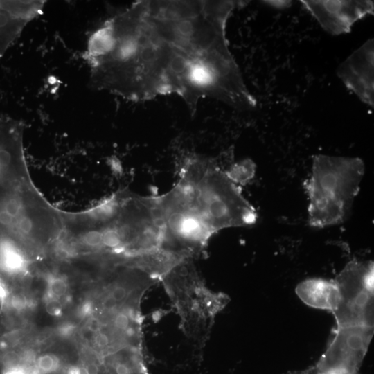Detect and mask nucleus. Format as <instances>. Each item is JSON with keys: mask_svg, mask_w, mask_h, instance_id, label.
<instances>
[{"mask_svg": "<svg viewBox=\"0 0 374 374\" xmlns=\"http://www.w3.org/2000/svg\"><path fill=\"white\" fill-rule=\"evenodd\" d=\"M156 280L101 256L26 265L0 292L5 374H123L141 362V303Z\"/></svg>", "mask_w": 374, "mask_h": 374, "instance_id": "obj_1", "label": "nucleus"}, {"mask_svg": "<svg viewBox=\"0 0 374 374\" xmlns=\"http://www.w3.org/2000/svg\"><path fill=\"white\" fill-rule=\"evenodd\" d=\"M242 1H137L90 36V85L132 101L176 94L191 111L208 97L241 109L254 96L229 48L228 19Z\"/></svg>", "mask_w": 374, "mask_h": 374, "instance_id": "obj_2", "label": "nucleus"}, {"mask_svg": "<svg viewBox=\"0 0 374 374\" xmlns=\"http://www.w3.org/2000/svg\"><path fill=\"white\" fill-rule=\"evenodd\" d=\"M364 172V164L359 158L316 155L311 175L305 182L310 225L322 228L344 222Z\"/></svg>", "mask_w": 374, "mask_h": 374, "instance_id": "obj_3", "label": "nucleus"}, {"mask_svg": "<svg viewBox=\"0 0 374 374\" xmlns=\"http://www.w3.org/2000/svg\"><path fill=\"white\" fill-rule=\"evenodd\" d=\"M194 182L193 206L214 234L229 227L253 224L254 208L244 198L240 185L213 161L201 159L185 170Z\"/></svg>", "mask_w": 374, "mask_h": 374, "instance_id": "obj_4", "label": "nucleus"}, {"mask_svg": "<svg viewBox=\"0 0 374 374\" xmlns=\"http://www.w3.org/2000/svg\"><path fill=\"white\" fill-rule=\"evenodd\" d=\"M160 281L177 311L182 332L195 344H205L217 314L230 301L229 296L206 285L193 259L178 263Z\"/></svg>", "mask_w": 374, "mask_h": 374, "instance_id": "obj_5", "label": "nucleus"}, {"mask_svg": "<svg viewBox=\"0 0 374 374\" xmlns=\"http://www.w3.org/2000/svg\"><path fill=\"white\" fill-rule=\"evenodd\" d=\"M373 263L349 262L334 279L339 299L332 312L337 326L373 327Z\"/></svg>", "mask_w": 374, "mask_h": 374, "instance_id": "obj_6", "label": "nucleus"}, {"mask_svg": "<svg viewBox=\"0 0 374 374\" xmlns=\"http://www.w3.org/2000/svg\"><path fill=\"white\" fill-rule=\"evenodd\" d=\"M373 328L337 326L316 367L331 374H357L372 339Z\"/></svg>", "mask_w": 374, "mask_h": 374, "instance_id": "obj_7", "label": "nucleus"}, {"mask_svg": "<svg viewBox=\"0 0 374 374\" xmlns=\"http://www.w3.org/2000/svg\"><path fill=\"white\" fill-rule=\"evenodd\" d=\"M301 2L322 28L333 35L349 33L355 22L374 12L373 1L303 0Z\"/></svg>", "mask_w": 374, "mask_h": 374, "instance_id": "obj_8", "label": "nucleus"}, {"mask_svg": "<svg viewBox=\"0 0 374 374\" xmlns=\"http://www.w3.org/2000/svg\"><path fill=\"white\" fill-rule=\"evenodd\" d=\"M337 76L362 102L374 107V40L369 39L338 67Z\"/></svg>", "mask_w": 374, "mask_h": 374, "instance_id": "obj_9", "label": "nucleus"}, {"mask_svg": "<svg viewBox=\"0 0 374 374\" xmlns=\"http://www.w3.org/2000/svg\"><path fill=\"white\" fill-rule=\"evenodd\" d=\"M45 1H0V58L24 28L42 13Z\"/></svg>", "mask_w": 374, "mask_h": 374, "instance_id": "obj_10", "label": "nucleus"}, {"mask_svg": "<svg viewBox=\"0 0 374 374\" xmlns=\"http://www.w3.org/2000/svg\"><path fill=\"white\" fill-rule=\"evenodd\" d=\"M296 293L306 305L331 312L335 309L339 299V289L335 280L307 279L296 286Z\"/></svg>", "mask_w": 374, "mask_h": 374, "instance_id": "obj_11", "label": "nucleus"}, {"mask_svg": "<svg viewBox=\"0 0 374 374\" xmlns=\"http://www.w3.org/2000/svg\"><path fill=\"white\" fill-rule=\"evenodd\" d=\"M255 166L250 159L233 163L227 170L231 178L240 185L247 183L254 175Z\"/></svg>", "mask_w": 374, "mask_h": 374, "instance_id": "obj_12", "label": "nucleus"}, {"mask_svg": "<svg viewBox=\"0 0 374 374\" xmlns=\"http://www.w3.org/2000/svg\"><path fill=\"white\" fill-rule=\"evenodd\" d=\"M287 374H331L321 371L316 366H312L308 368L301 370V371H290Z\"/></svg>", "mask_w": 374, "mask_h": 374, "instance_id": "obj_13", "label": "nucleus"}, {"mask_svg": "<svg viewBox=\"0 0 374 374\" xmlns=\"http://www.w3.org/2000/svg\"><path fill=\"white\" fill-rule=\"evenodd\" d=\"M265 3L277 8H287L291 4V1H266Z\"/></svg>", "mask_w": 374, "mask_h": 374, "instance_id": "obj_14", "label": "nucleus"}]
</instances>
